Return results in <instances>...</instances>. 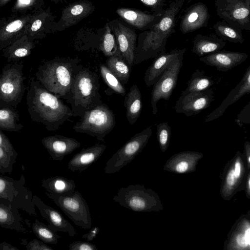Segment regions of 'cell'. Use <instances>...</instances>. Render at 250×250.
Returning <instances> with one entry per match:
<instances>
[{"label":"cell","mask_w":250,"mask_h":250,"mask_svg":"<svg viewBox=\"0 0 250 250\" xmlns=\"http://www.w3.org/2000/svg\"><path fill=\"white\" fill-rule=\"evenodd\" d=\"M32 78L26 94L28 112L31 120L45 126L50 131L59 129L73 117L71 108Z\"/></svg>","instance_id":"1"},{"label":"cell","mask_w":250,"mask_h":250,"mask_svg":"<svg viewBox=\"0 0 250 250\" xmlns=\"http://www.w3.org/2000/svg\"><path fill=\"white\" fill-rule=\"evenodd\" d=\"M185 0H174L166 9L160 21L143 31L137 37L134 65L156 58L166 52L168 38L174 32L178 14Z\"/></svg>","instance_id":"2"},{"label":"cell","mask_w":250,"mask_h":250,"mask_svg":"<svg viewBox=\"0 0 250 250\" xmlns=\"http://www.w3.org/2000/svg\"><path fill=\"white\" fill-rule=\"evenodd\" d=\"M81 65L77 59L43 61L37 69L35 79L51 93L68 103L72 83Z\"/></svg>","instance_id":"3"},{"label":"cell","mask_w":250,"mask_h":250,"mask_svg":"<svg viewBox=\"0 0 250 250\" xmlns=\"http://www.w3.org/2000/svg\"><path fill=\"white\" fill-rule=\"evenodd\" d=\"M100 88L97 74L81 65L73 81L68 102L73 117L81 118L85 112L103 103Z\"/></svg>","instance_id":"4"},{"label":"cell","mask_w":250,"mask_h":250,"mask_svg":"<svg viewBox=\"0 0 250 250\" xmlns=\"http://www.w3.org/2000/svg\"><path fill=\"white\" fill-rule=\"evenodd\" d=\"M113 200L130 210L137 212L160 211L163 205L158 194L144 185L137 184L120 188Z\"/></svg>","instance_id":"5"},{"label":"cell","mask_w":250,"mask_h":250,"mask_svg":"<svg viewBox=\"0 0 250 250\" xmlns=\"http://www.w3.org/2000/svg\"><path fill=\"white\" fill-rule=\"evenodd\" d=\"M115 125L114 113L106 104L102 103L85 112L73 128L77 132L86 134L104 142L105 137Z\"/></svg>","instance_id":"6"},{"label":"cell","mask_w":250,"mask_h":250,"mask_svg":"<svg viewBox=\"0 0 250 250\" xmlns=\"http://www.w3.org/2000/svg\"><path fill=\"white\" fill-rule=\"evenodd\" d=\"M22 62H11L2 68L0 78V107L16 108L26 86Z\"/></svg>","instance_id":"7"},{"label":"cell","mask_w":250,"mask_h":250,"mask_svg":"<svg viewBox=\"0 0 250 250\" xmlns=\"http://www.w3.org/2000/svg\"><path fill=\"white\" fill-rule=\"evenodd\" d=\"M25 178L22 174L20 178L0 175V198L7 201L13 207L25 211L30 215H36L33 202L32 191L25 186Z\"/></svg>","instance_id":"8"},{"label":"cell","mask_w":250,"mask_h":250,"mask_svg":"<svg viewBox=\"0 0 250 250\" xmlns=\"http://www.w3.org/2000/svg\"><path fill=\"white\" fill-rule=\"evenodd\" d=\"M45 194L75 225L84 229L91 228L92 218L89 206L79 191L75 190L70 196L53 194L46 191Z\"/></svg>","instance_id":"9"},{"label":"cell","mask_w":250,"mask_h":250,"mask_svg":"<svg viewBox=\"0 0 250 250\" xmlns=\"http://www.w3.org/2000/svg\"><path fill=\"white\" fill-rule=\"evenodd\" d=\"M152 133L151 126H148L132 136L107 161L105 173L117 172L131 162L146 146Z\"/></svg>","instance_id":"10"},{"label":"cell","mask_w":250,"mask_h":250,"mask_svg":"<svg viewBox=\"0 0 250 250\" xmlns=\"http://www.w3.org/2000/svg\"><path fill=\"white\" fill-rule=\"evenodd\" d=\"M184 55L181 54L173 60L153 85L150 100L153 114H157V104L161 99L166 101L169 99L177 84L178 76L183 65Z\"/></svg>","instance_id":"11"},{"label":"cell","mask_w":250,"mask_h":250,"mask_svg":"<svg viewBox=\"0 0 250 250\" xmlns=\"http://www.w3.org/2000/svg\"><path fill=\"white\" fill-rule=\"evenodd\" d=\"M214 100V92L211 88L200 92L183 91L174 108L176 113L186 116H194L208 107Z\"/></svg>","instance_id":"12"},{"label":"cell","mask_w":250,"mask_h":250,"mask_svg":"<svg viewBox=\"0 0 250 250\" xmlns=\"http://www.w3.org/2000/svg\"><path fill=\"white\" fill-rule=\"evenodd\" d=\"M112 28L120 53L132 69L134 65L137 44L138 36L136 31L133 28L119 20L115 21L113 23Z\"/></svg>","instance_id":"13"},{"label":"cell","mask_w":250,"mask_h":250,"mask_svg":"<svg viewBox=\"0 0 250 250\" xmlns=\"http://www.w3.org/2000/svg\"><path fill=\"white\" fill-rule=\"evenodd\" d=\"M42 144L53 160L58 161L81 146V143L75 139L58 134L43 138Z\"/></svg>","instance_id":"14"},{"label":"cell","mask_w":250,"mask_h":250,"mask_svg":"<svg viewBox=\"0 0 250 250\" xmlns=\"http://www.w3.org/2000/svg\"><path fill=\"white\" fill-rule=\"evenodd\" d=\"M33 202L53 230L67 232L71 237L76 235L73 226L59 211L46 205L37 195H33Z\"/></svg>","instance_id":"15"},{"label":"cell","mask_w":250,"mask_h":250,"mask_svg":"<svg viewBox=\"0 0 250 250\" xmlns=\"http://www.w3.org/2000/svg\"><path fill=\"white\" fill-rule=\"evenodd\" d=\"M203 154L194 151H185L171 156L163 167L164 170L177 174L194 172Z\"/></svg>","instance_id":"16"},{"label":"cell","mask_w":250,"mask_h":250,"mask_svg":"<svg viewBox=\"0 0 250 250\" xmlns=\"http://www.w3.org/2000/svg\"><path fill=\"white\" fill-rule=\"evenodd\" d=\"M246 53L239 52L217 51L199 58L206 65L214 67L219 71L226 72L240 65L248 58Z\"/></svg>","instance_id":"17"},{"label":"cell","mask_w":250,"mask_h":250,"mask_svg":"<svg viewBox=\"0 0 250 250\" xmlns=\"http://www.w3.org/2000/svg\"><path fill=\"white\" fill-rule=\"evenodd\" d=\"M116 12L125 22L135 28L144 31L157 23L162 18L164 11L148 14L139 10L120 7Z\"/></svg>","instance_id":"18"},{"label":"cell","mask_w":250,"mask_h":250,"mask_svg":"<svg viewBox=\"0 0 250 250\" xmlns=\"http://www.w3.org/2000/svg\"><path fill=\"white\" fill-rule=\"evenodd\" d=\"M250 93V65L247 68L240 82L229 94L221 104L214 110L207 115L205 122L212 121L224 114L229 105L239 100L246 94Z\"/></svg>","instance_id":"19"},{"label":"cell","mask_w":250,"mask_h":250,"mask_svg":"<svg viewBox=\"0 0 250 250\" xmlns=\"http://www.w3.org/2000/svg\"><path fill=\"white\" fill-rule=\"evenodd\" d=\"M186 48L175 49L156 57L146 70L144 81L146 86L153 85L161 77L171 62L180 55L185 54Z\"/></svg>","instance_id":"20"},{"label":"cell","mask_w":250,"mask_h":250,"mask_svg":"<svg viewBox=\"0 0 250 250\" xmlns=\"http://www.w3.org/2000/svg\"><path fill=\"white\" fill-rule=\"evenodd\" d=\"M106 147V146L104 144H96L83 148L70 160L67 168L73 172H83L99 159Z\"/></svg>","instance_id":"21"},{"label":"cell","mask_w":250,"mask_h":250,"mask_svg":"<svg viewBox=\"0 0 250 250\" xmlns=\"http://www.w3.org/2000/svg\"><path fill=\"white\" fill-rule=\"evenodd\" d=\"M244 172L241 154L238 152L225 177L221 193L225 200L231 198L240 183Z\"/></svg>","instance_id":"22"},{"label":"cell","mask_w":250,"mask_h":250,"mask_svg":"<svg viewBox=\"0 0 250 250\" xmlns=\"http://www.w3.org/2000/svg\"><path fill=\"white\" fill-rule=\"evenodd\" d=\"M208 18L206 6L201 3H196L185 12L180 22V30L184 34L193 32L203 27Z\"/></svg>","instance_id":"23"},{"label":"cell","mask_w":250,"mask_h":250,"mask_svg":"<svg viewBox=\"0 0 250 250\" xmlns=\"http://www.w3.org/2000/svg\"><path fill=\"white\" fill-rule=\"evenodd\" d=\"M23 220L18 208L0 198V226L1 228L26 233L28 230L21 224Z\"/></svg>","instance_id":"24"},{"label":"cell","mask_w":250,"mask_h":250,"mask_svg":"<svg viewBox=\"0 0 250 250\" xmlns=\"http://www.w3.org/2000/svg\"><path fill=\"white\" fill-rule=\"evenodd\" d=\"M42 186L49 193L70 196L75 191V181L62 176H55L43 179L41 182Z\"/></svg>","instance_id":"25"},{"label":"cell","mask_w":250,"mask_h":250,"mask_svg":"<svg viewBox=\"0 0 250 250\" xmlns=\"http://www.w3.org/2000/svg\"><path fill=\"white\" fill-rule=\"evenodd\" d=\"M18 153L8 138L0 129V173H11L16 162Z\"/></svg>","instance_id":"26"},{"label":"cell","mask_w":250,"mask_h":250,"mask_svg":"<svg viewBox=\"0 0 250 250\" xmlns=\"http://www.w3.org/2000/svg\"><path fill=\"white\" fill-rule=\"evenodd\" d=\"M124 104L127 120L130 125H133L139 117L142 109L141 93L136 84L130 87L125 95Z\"/></svg>","instance_id":"27"},{"label":"cell","mask_w":250,"mask_h":250,"mask_svg":"<svg viewBox=\"0 0 250 250\" xmlns=\"http://www.w3.org/2000/svg\"><path fill=\"white\" fill-rule=\"evenodd\" d=\"M0 129L19 132L23 125L20 122V115L16 108L0 107Z\"/></svg>","instance_id":"28"},{"label":"cell","mask_w":250,"mask_h":250,"mask_svg":"<svg viewBox=\"0 0 250 250\" xmlns=\"http://www.w3.org/2000/svg\"><path fill=\"white\" fill-rule=\"evenodd\" d=\"M231 237L228 250L250 249V223L243 222Z\"/></svg>","instance_id":"29"},{"label":"cell","mask_w":250,"mask_h":250,"mask_svg":"<svg viewBox=\"0 0 250 250\" xmlns=\"http://www.w3.org/2000/svg\"><path fill=\"white\" fill-rule=\"evenodd\" d=\"M192 51L200 57L219 51L225 43L208 38L197 35L193 42Z\"/></svg>","instance_id":"30"},{"label":"cell","mask_w":250,"mask_h":250,"mask_svg":"<svg viewBox=\"0 0 250 250\" xmlns=\"http://www.w3.org/2000/svg\"><path fill=\"white\" fill-rule=\"evenodd\" d=\"M105 65L124 85L126 84L130 76L131 68L122 57H108Z\"/></svg>","instance_id":"31"},{"label":"cell","mask_w":250,"mask_h":250,"mask_svg":"<svg viewBox=\"0 0 250 250\" xmlns=\"http://www.w3.org/2000/svg\"><path fill=\"white\" fill-rule=\"evenodd\" d=\"M215 83L213 79L203 70L196 69L188 82L185 91L187 92H200L210 88Z\"/></svg>","instance_id":"32"},{"label":"cell","mask_w":250,"mask_h":250,"mask_svg":"<svg viewBox=\"0 0 250 250\" xmlns=\"http://www.w3.org/2000/svg\"><path fill=\"white\" fill-rule=\"evenodd\" d=\"M32 231L37 238L43 242L49 244H57L61 236L58 234L49 226L35 219L32 224Z\"/></svg>","instance_id":"33"},{"label":"cell","mask_w":250,"mask_h":250,"mask_svg":"<svg viewBox=\"0 0 250 250\" xmlns=\"http://www.w3.org/2000/svg\"><path fill=\"white\" fill-rule=\"evenodd\" d=\"M100 70L104 81L111 89L122 96L126 95V90L124 84L106 65L100 64Z\"/></svg>","instance_id":"34"},{"label":"cell","mask_w":250,"mask_h":250,"mask_svg":"<svg viewBox=\"0 0 250 250\" xmlns=\"http://www.w3.org/2000/svg\"><path fill=\"white\" fill-rule=\"evenodd\" d=\"M101 50L107 58L117 56L122 57L119 49L116 38L111 32L110 27L107 25L101 45Z\"/></svg>","instance_id":"35"},{"label":"cell","mask_w":250,"mask_h":250,"mask_svg":"<svg viewBox=\"0 0 250 250\" xmlns=\"http://www.w3.org/2000/svg\"><path fill=\"white\" fill-rule=\"evenodd\" d=\"M156 136L160 148L165 152L169 146L171 137V127L167 122L161 123L157 125Z\"/></svg>","instance_id":"36"},{"label":"cell","mask_w":250,"mask_h":250,"mask_svg":"<svg viewBox=\"0 0 250 250\" xmlns=\"http://www.w3.org/2000/svg\"><path fill=\"white\" fill-rule=\"evenodd\" d=\"M21 244L24 245L27 250H53V249L47 245L45 243L37 239L27 242L26 239H21Z\"/></svg>","instance_id":"37"},{"label":"cell","mask_w":250,"mask_h":250,"mask_svg":"<svg viewBox=\"0 0 250 250\" xmlns=\"http://www.w3.org/2000/svg\"><path fill=\"white\" fill-rule=\"evenodd\" d=\"M217 29L222 35L234 41L241 42L242 38L235 30L227 26L220 25Z\"/></svg>","instance_id":"38"},{"label":"cell","mask_w":250,"mask_h":250,"mask_svg":"<svg viewBox=\"0 0 250 250\" xmlns=\"http://www.w3.org/2000/svg\"><path fill=\"white\" fill-rule=\"evenodd\" d=\"M144 4L150 8L153 13H162L166 5L165 0H140Z\"/></svg>","instance_id":"39"},{"label":"cell","mask_w":250,"mask_h":250,"mask_svg":"<svg viewBox=\"0 0 250 250\" xmlns=\"http://www.w3.org/2000/svg\"><path fill=\"white\" fill-rule=\"evenodd\" d=\"M70 250H97L95 245L89 241H76L68 246Z\"/></svg>","instance_id":"40"},{"label":"cell","mask_w":250,"mask_h":250,"mask_svg":"<svg viewBox=\"0 0 250 250\" xmlns=\"http://www.w3.org/2000/svg\"><path fill=\"white\" fill-rule=\"evenodd\" d=\"M250 13L249 10L245 7H239L232 11V16L236 20L246 19Z\"/></svg>","instance_id":"41"},{"label":"cell","mask_w":250,"mask_h":250,"mask_svg":"<svg viewBox=\"0 0 250 250\" xmlns=\"http://www.w3.org/2000/svg\"><path fill=\"white\" fill-rule=\"evenodd\" d=\"M23 26L22 22L17 20L9 23L5 28L6 31L8 33H13L20 30Z\"/></svg>","instance_id":"42"},{"label":"cell","mask_w":250,"mask_h":250,"mask_svg":"<svg viewBox=\"0 0 250 250\" xmlns=\"http://www.w3.org/2000/svg\"><path fill=\"white\" fill-rule=\"evenodd\" d=\"M99 231V228L94 227L91 229L87 233L83 235L82 237L87 241H92L96 237Z\"/></svg>","instance_id":"43"},{"label":"cell","mask_w":250,"mask_h":250,"mask_svg":"<svg viewBox=\"0 0 250 250\" xmlns=\"http://www.w3.org/2000/svg\"><path fill=\"white\" fill-rule=\"evenodd\" d=\"M244 152L248 163V167L250 168V142L246 141L244 144Z\"/></svg>","instance_id":"44"},{"label":"cell","mask_w":250,"mask_h":250,"mask_svg":"<svg viewBox=\"0 0 250 250\" xmlns=\"http://www.w3.org/2000/svg\"><path fill=\"white\" fill-rule=\"evenodd\" d=\"M0 250H19L18 248L6 242H2L0 244Z\"/></svg>","instance_id":"45"},{"label":"cell","mask_w":250,"mask_h":250,"mask_svg":"<svg viewBox=\"0 0 250 250\" xmlns=\"http://www.w3.org/2000/svg\"><path fill=\"white\" fill-rule=\"evenodd\" d=\"M83 11V7L80 4L76 5L71 10V13L73 15H79Z\"/></svg>","instance_id":"46"},{"label":"cell","mask_w":250,"mask_h":250,"mask_svg":"<svg viewBox=\"0 0 250 250\" xmlns=\"http://www.w3.org/2000/svg\"><path fill=\"white\" fill-rule=\"evenodd\" d=\"M42 23V22L41 20H36L32 24V25L31 26V30L32 31H37L41 27Z\"/></svg>","instance_id":"47"},{"label":"cell","mask_w":250,"mask_h":250,"mask_svg":"<svg viewBox=\"0 0 250 250\" xmlns=\"http://www.w3.org/2000/svg\"><path fill=\"white\" fill-rule=\"evenodd\" d=\"M246 195L248 198H250V171L248 175Z\"/></svg>","instance_id":"48"},{"label":"cell","mask_w":250,"mask_h":250,"mask_svg":"<svg viewBox=\"0 0 250 250\" xmlns=\"http://www.w3.org/2000/svg\"><path fill=\"white\" fill-rule=\"evenodd\" d=\"M21 2L23 4H28L30 3V0H20Z\"/></svg>","instance_id":"49"}]
</instances>
